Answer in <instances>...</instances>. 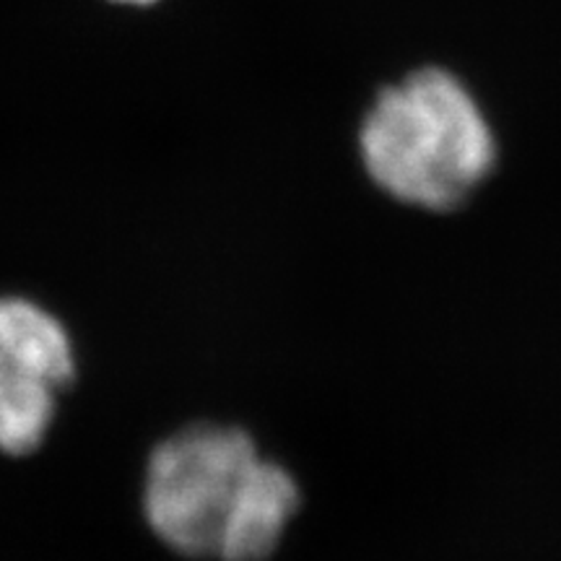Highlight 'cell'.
Instances as JSON below:
<instances>
[{"mask_svg":"<svg viewBox=\"0 0 561 561\" xmlns=\"http://www.w3.org/2000/svg\"><path fill=\"white\" fill-rule=\"evenodd\" d=\"M130 3H149V0H130Z\"/></svg>","mask_w":561,"mask_h":561,"instance_id":"8992f818","label":"cell"},{"mask_svg":"<svg viewBox=\"0 0 561 561\" xmlns=\"http://www.w3.org/2000/svg\"><path fill=\"white\" fill-rule=\"evenodd\" d=\"M55 396L45 382L0 375V453L21 458L37 450L55 419Z\"/></svg>","mask_w":561,"mask_h":561,"instance_id":"5b68a950","label":"cell"},{"mask_svg":"<svg viewBox=\"0 0 561 561\" xmlns=\"http://www.w3.org/2000/svg\"><path fill=\"white\" fill-rule=\"evenodd\" d=\"M0 375L62 390L76 377L73 343L62 322L21 297H0Z\"/></svg>","mask_w":561,"mask_h":561,"instance_id":"277c9868","label":"cell"},{"mask_svg":"<svg viewBox=\"0 0 561 561\" xmlns=\"http://www.w3.org/2000/svg\"><path fill=\"white\" fill-rule=\"evenodd\" d=\"M299 486L284 466L257 460L224 530L219 561H268L297 515Z\"/></svg>","mask_w":561,"mask_h":561,"instance_id":"3957f363","label":"cell"},{"mask_svg":"<svg viewBox=\"0 0 561 561\" xmlns=\"http://www.w3.org/2000/svg\"><path fill=\"white\" fill-rule=\"evenodd\" d=\"M261 460L248 432L193 424L167 437L146 468L144 510L161 543L187 559H216L237 496Z\"/></svg>","mask_w":561,"mask_h":561,"instance_id":"7a4b0ae2","label":"cell"},{"mask_svg":"<svg viewBox=\"0 0 561 561\" xmlns=\"http://www.w3.org/2000/svg\"><path fill=\"white\" fill-rule=\"evenodd\" d=\"M369 178L409 206L458 208L494 170L496 144L466 87L426 68L385 89L364 121Z\"/></svg>","mask_w":561,"mask_h":561,"instance_id":"6da1fadb","label":"cell"}]
</instances>
